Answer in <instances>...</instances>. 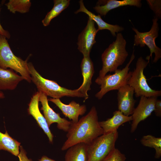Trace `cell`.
Instances as JSON below:
<instances>
[{
    "mask_svg": "<svg viewBox=\"0 0 161 161\" xmlns=\"http://www.w3.org/2000/svg\"><path fill=\"white\" fill-rule=\"evenodd\" d=\"M99 122L97 112L95 106H93L88 113L77 122H71L67 131V139L63 144L61 150H66L80 143L87 145L103 134V131Z\"/></svg>",
    "mask_w": 161,
    "mask_h": 161,
    "instance_id": "obj_1",
    "label": "cell"
},
{
    "mask_svg": "<svg viewBox=\"0 0 161 161\" xmlns=\"http://www.w3.org/2000/svg\"><path fill=\"white\" fill-rule=\"evenodd\" d=\"M126 44V41L122 34L117 33L115 40L102 54V66L98 77L103 78L108 72H114L124 63L129 55Z\"/></svg>",
    "mask_w": 161,
    "mask_h": 161,
    "instance_id": "obj_2",
    "label": "cell"
},
{
    "mask_svg": "<svg viewBox=\"0 0 161 161\" xmlns=\"http://www.w3.org/2000/svg\"><path fill=\"white\" fill-rule=\"evenodd\" d=\"M31 80L36 86L38 92L45 94L53 98L60 99L64 96L84 97L85 96L78 89L71 90L60 86L53 80L43 78L35 68L32 64L28 63Z\"/></svg>",
    "mask_w": 161,
    "mask_h": 161,
    "instance_id": "obj_3",
    "label": "cell"
},
{
    "mask_svg": "<svg viewBox=\"0 0 161 161\" xmlns=\"http://www.w3.org/2000/svg\"><path fill=\"white\" fill-rule=\"evenodd\" d=\"M134 50L131 56L129 61L125 67L122 69H117L112 75H106L103 78L98 77L95 80V83L100 86V90L95 95L98 99H101L109 92L113 90H118L122 87L127 84L131 71H129V66L135 58Z\"/></svg>",
    "mask_w": 161,
    "mask_h": 161,
    "instance_id": "obj_4",
    "label": "cell"
},
{
    "mask_svg": "<svg viewBox=\"0 0 161 161\" xmlns=\"http://www.w3.org/2000/svg\"><path fill=\"white\" fill-rule=\"evenodd\" d=\"M0 67L9 68L19 73L24 78L30 83L31 76L28 63L16 56L12 51L5 37L0 35Z\"/></svg>",
    "mask_w": 161,
    "mask_h": 161,
    "instance_id": "obj_5",
    "label": "cell"
},
{
    "mask_svg": "<svg viewBox=\"0 0 161 161\" xmlns=\"http://www.w3.org/2000/svg\"><path fill=\"white\" fill-rule=\"evenodd\" d=\"M149 62L142 56L138 58L135 67L131 75L127 84L132 87L134 90L136 97L144 96L146 97H158L161 95V91L152 89L149 86L144 70Z\"/></svg>",
    "mask_w": 161,
    "mask_h": 161,
    "instance_id": "obj_6",
    "label": "cell"
},
{
    "mask_svg": "<svg viewBox=\"0 0 161 161\" xmlns=\"http://www.w3.org/2000/svg\"><path fill=\"white\" fill-rule=\"evenodd\" d=\"M118 137L117 130L104 133L87 145L88 161H101L114 148Z\"/></svg>",
    "mask_w": 161,
    "mask_h": 161,
    "instance_id": "obj_7",
    "label": "cell"
},
{
    "mask_svg": "<svg viewBox=\"0 0 161 161\" xmlns=\"http://www.w3.org/2000/svg\"><path fill=\"white\" fill-rule=\"evenodd\" d=\"M158 19L154 17L152 19V24L150 30L148 32H140L137 29L132 27L135 34L134 35V46L139 45L140 47H144L146 45L149 48L150 54L146 57V60L149 63L150 58L152 59V55L154 53L155 56L153 62L156 63L161 58V49L157 46L155 43L156 39L158 36L159 30Z\"/></svg>",
    "mask_w": 161,
    "mask_h": 161,
    "instance_id": "obj_8",
    "label": "cell"
},
{
    "mask_svg": "<svg viewBox=\"0 0 161 161\" xmlns=\"http://www.w3.org/2000/svg\"><path fill=\"white\" fill-rule=\"evenodd\" d=\"M157 98L154 97H140L139 103L136 108H135L131 115V133L134 132L139 123L147 118L154 111Z\"/></svg>",
    "mask_w": 161,
    "mask_h": 161,
    "instance_id": "obj_9",
    "label": "cell"
},
{
    "mask_svg": "<svg viewBox=\"0 0 161 161\" xmlns=\"http://www.w3.org/2000/svg\"><path fill=\"white\" fill-rule=\"evenodd\" d=\"M98 32L95 22L89 17L86 27L78 36L77 43L78 49L83 56H90L92 46L96 42L95 38Z\"/></svg>",
    "mask_w": 161,
    "mask_h": 161,
    "instance_id": "obj_10",
    "label": "cell"
},
{
    "mask_svg": "<svg viewBox=\"0 0 161 161\" xmlns=\"http://www.w3.org/2000/svg\"><path fill=\"white\" fill-rule=\"evenodd\" d=\"M39 92V100L42 105L41 110L43 111L44 116L49 127L53 123H56L57 124V127L59 129L67 132L71 122L61 117L59 114L55 112L49 106L47 96L43 93Z\"/></svg>",
    "mask_w": 161,
    "mask_h": 161,
    "instance_id": "obj_11",
    "label": "cell"
},
{
    "mask_svg": "<svg viewBox=\"0 0 161 161\" xmlns=\"http://www.w3.org/2000/svg\"><path fill=\"white\" fill-rule=\"evenodd\" d=\"M133 88L128 84L122 87L118 90V108L123 114L129 116L132 114L136 101L134 98Z\"/></svg>",
    "mask_w": 161,
    "mask_h": 161,
    "instance_id": "obj_12",
    "label": "cell"
},
{
    "mask_svg": "<svg viewBox=\"0 0 161 161\" xmlns=\"http://www.w3.org/2000/svg\"><path fill=\"white\" fill-rule=\"evenodd\" d=\"M48 100L54 103L63 114L73 123L77 122L79 120V116L83 115L86 111L85 105H80L74 101H71L68 104H66L63 103L60 99L50 98Z\"/></svg>",
    "mask_w": 161,
    "mask_h": 161,
    "instance_id": "obj_13",
    "label": "cell"
},
{
    "mask_svg": "<svg viewBox=\"0 0 161 161\" xmlns=\"http://www.w3.org/2000/svg\"><path fill=\"white\" fill-rule=\"evenodd\" d=\"M39 93L36 92L31 98L29 104L28 112L36 120L39 126L47 135L49 141L52 143L53 136L51 133L44 116L41 112L39 108Z\"/></svg>",
    "mask_w": 161,
    "mask_h": 161,
    "instance_id": "obj_14",
    "label": "cell"
},
{
    "mask_svg": "<svg viewBox=\"0 0 161 161\" xmlns=\"http://www.w3.org/2000/svg\"><path fill=\"white\" fill-rule=\"evenodd\" d=\"M142 4L140 0H99L93 9L100 16H105L111 10L125 6H134L140 8Z\"/></svg>",
    "mask_w": 161,
    "mask_h": 161,
    "instance_id": "obj_15",
    "label": "cell"
},
{
    "mask_svg": "<svg viewBox=\"0 0 161 161\" xmlns=\"http://www.w3.org/2000/svg\"><path fill=\"white\" fill-rule=\"evenodd\" d=\"M80 68L83 78V81L78 89L86 97H89L87 92L91 90L92 80L94 73L93 63L90 56H83Z\"/></svg>",
    "mask_w": 161,
    "mask_h": 161,
    "instance_id": "obj_16",
    "label": "cell"
},
{
    "mask_svg": "<svg viewBox=\"0 0 161 161\" xmlns=\"http://www.w3.org/2000/svg\"><path fill=\"white\" fill-rule=\"evenodd\" d=\"M79 3L80 8L75 13L77 14L80 12H83L87 14L89 17H90L97 24L98 31L100 30H107L110 32L113 36L115 37L116 35V33H118L124 30V28L123 27L118 25H112L108 24L103 20L99 14L97 15H95L88 10L85 6L83 0H80Z\"/></svg>",
    "mask_w": 161,
    "mask_h": 161,
    "instance_id": "obj_17",
    "label": "cell"
},
{
    "mask_svg": "<svg viewBox=\"0 0 161 161\" xmlns=\"http://www.w3.org/2000/svg\"><path fill=\"white\" fill-rule=\"evenodd\" d=\"M24 80L11 69H4L0 67V90H13L20 82Z\"/></svg>",
    "mask_w": 161,
    "mask_h": 161,
    "instance_id": "obj_18",
    "label": "cell"
},
{
    "mask_svg": "<svg viewBox=\"0 0 161 161\" xmlns=\"http://www.w3.org/2000/svg\"><path fill=\"white\" fill-rule=\"evenodd\" d=\"M132 120L131 116H126L118 110L113 112L112 117L106 120L99 121V123L104 134L117 130L123 124Z\"/></svg>",
    "mask_w": 161,
    "mask_h": 161,
    "instance_id": "obj_19",
    "label": "cell"
},
{
    "mask_svg": "<svg viewBox=\"0 0 161 161\" xmlns=\"http://www.w3.org/2000/svg\"><path fill=\"white\" fill-rule=\"evenodd\" d=\"M87 145L80 143L67 150L65 156V161H88Z\"/></svg>",
    "mask_w": 161,
    "mask_h": 161,
    "instance_id": "obj_20",
    "label": "cell"
},
{
    "mask_svg": "<svg viewBox=\"0 0 161 161\" xmlns=\"http://www.w3.org/2000/svg\"><path fill=\"white\" fill-rule=\"evenodd\" d=\"M20 143L10 136L7 131L5 133L0 131V151H7L13 154L18 156Z\"/></svg>",
    "mask_w": 161,
    "mask_h": 161,
    "instance_id": "obj_21",
    "label": "cell"
},
{
    "mask_svg": "<svg viewBox=\"0 0 161 161\" xmlns=\"http://www.w3.org/2000/svg\"><path fill=\"white\" fill-rule=\"evenodd\" d=\"M69 0H54V6L51 10L48 12L42 21L43 25L45 27L49 25L53 18L59 15L70 4Z\"/></svg>",
    "mask_w": 161,
    "mask_h": 161,
    "instance_id": "obj_22",
    "label": "cell"
},
{
    "mask_svg": "<svg viewBox=\"0 0 161 161\" xmlns=\"http://www.w3.org/2000/svg\"><path fill=\"white\" fill-rule=\"evenodd\" d=\"M31 4L30 0H10L5 4L7 9L13 13L17 12L21 13H27Z\"/></svg>",
    "mask_w": 161,
    "mask_h": 161,
    "instance_id": "obj_23",
    "label": "cell"
},
{
    "mask_svg": "<svg viewBox=\"0 0 161 161\" xmlns=\"http://www.w3.org/2000/svg\"><path fill=\"white\" fill-rule=\"evenodd\" d=\"M142 144L145 146L153 148L155 150V158H160L161 156V138L151 135L143 136L140 140Z\"/></svg>",
    "mask_w": 161,
    "mask_h": 161,
    "instance_id": "obj_24",
    "label": "cell"
},
{
    "mask_svg": "<svg viewBox=\"0 0 161 161\" xmlns=\"http://www.w3.org/2000/svg\"><path fill=\"white\" fill-rule=\"evenodd\" d=\"M125 155L115 148L101 161H125Z\"/></svg>",
    "mask_w": 161,
    "mask_h": 161,
    "instance_id": "obj_25",
    "label": "cell"
},
{
    "mask_svg": "<svg viewBox=\"0 0 161 161\" xmlns=\"http://www.w3.org/2000/svg\"><path fill=\"white\" fill-rule=\"evenodd\" d=\"M147 2L151 9L155 14V17L158 19L161 17V1L147 0Z\"/></svg>",
    "mask_w": 161,
    "mask_h": 161,
    "instance_id": "obj_26",
    "label": "cell"
},
{
    "mask_svg": "<svg viewBox=\"0 0 161 161\" xmlns=\"http://www.w3.org/2000/svg\"><path fill=\"white\" fill-rule=\"evenodd\" d=\"M156 116L158 117H161V100L157 99L155 106L154 111Z\"/></svg>",
    "mask_w": 161,
    "mask_h": 161,
    "instance_id": "obj_27",
    "label": "cell"
},
{
    "mask_svg": "<svg viewBox=\"0 0 161 161\" xmlns=\"http://www.w3.org/2000/svg\"><path fill=\"white\" fill-rule=\"evenodd\" d=\"M20 151L18 156L19 161H32L29 159L26 155V153L21 146H20Z\"/></svg>",
    "mask_w": 161,
    "mask_h": 161,
    "instance_id": "obj_28",
    "label": "cell"
},
{
    "mask_svg": "<svg viewBox=\"0 0 161 161\" xmlns=\"http://www.w3.org/2000/svg\"><path fill=\"white\" fill-rule=\"evenodd\" d=\"M0 35H3L7 38H10V35L7 30H4L0 23Z\"/></svg>",
    "mask_w": 161,
    "mask_h": 161,
    "instance_id": "obj_29",
    "label": "cell"
},
{
    "mask_svg": "<svg viewBox=\"0 0 161 161\" xmlns=\"http://www.w3.org/2000/svg\"><path fill=\"white\" fill-rule=\"evenodd\" d=\"M39 161H55V160L51 159L48 157L44 156L39 160Z\"/></svg>",
    "mask_w": 161,
    "mask_h": 161,
    "instance_id": "obj_30",
    "label": "cell"
},
{
    "mask_svg": "<svg viewBox=\"0 0 161 161\" xmlns=\"http://www.w3.org/2000/svg\"><path fill=\"white\" fill-rule=\"evenodd\" d=\"M4 97V95L3 92L0 91V98H3Z\"/></svg>",
    "mask_w": 161,
    "mask_h": 161,
    "instance_id": "obj_31",
    "label": "cell"
}]
</instances>
